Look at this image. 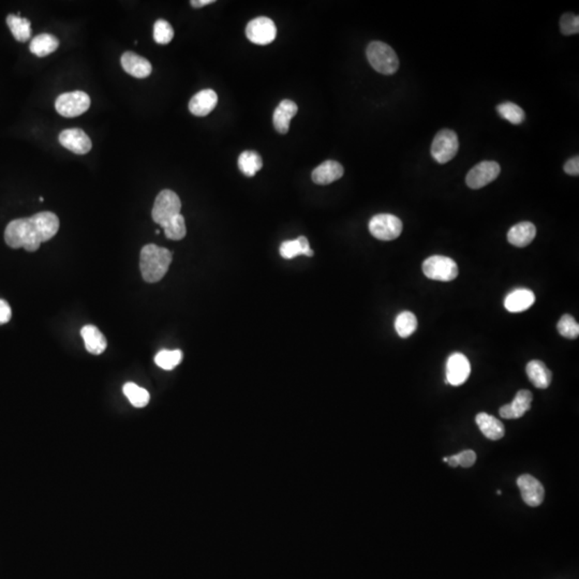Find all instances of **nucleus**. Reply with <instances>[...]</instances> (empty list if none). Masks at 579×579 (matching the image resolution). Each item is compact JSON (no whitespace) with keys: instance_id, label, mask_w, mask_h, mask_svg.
Here are the masks:
<instances>
[{"instance_id":"obj_38","label":"nucleus","mask_w":579,"mask_h":579,"mask_svg":"<svg viewBox=\"0 0 579 579\" xmlns=\"http://www.w3.org/2000/svg\"><path fill=\"white\" fill-rule=\"evenodd\" d=\"M11 317L12 311L9 304L3 299H0V325L9 322Z\"/></svg>"},{"instance_id":"obj_10","label":"nucleus","mask_w":579,"mask_h":579,"mask_svg":"<svg viewBox=\"0 0 579 579\" xmlns=\"http://www.w3.org/2000/svg\"><path fill=\"white\" fill-rule=\"evenodd\" d=\"M499 164L495 161H482L472 168L466 177L468 187L471 189H481L485 186L489 185L495 178L499 176Z\"/></svg>"},{"instance_id":"obj_8","label":"nucleus","mask_w":579,"mask_h":579,"mask_svg":"<svg viewBox=\"0 0 579 579\" xmlns=\"http://www.w3.org/2000/svg\"><path fill=\"white\" fill-rule=\"evenodd\" d=\"M90 106V98L84 91H71L56 99L55 108L63 117H77L84 114Z\"/></svg>"},{"instance_id":"obj_9","label":"nucleus","mask_w":579,"mask_h":579,"mask_svg":"<svg viewBox=\"0 0 579 579\" xmlns=\"http://www.w3.org/2000/svg\"><path fill=\"white\" fill-rule=\"evenodd\" d=\"M246 35L255 45H267L275 40L277 29L271 19L260 17L249 22L246 27Z\"/></svg>"},{"instance_id":"obj_11","label":"nucleus","mask_w":579,"mask_h":579,"mask_svg":"<svg viewBox=\"0 0 579 579\" xmlns=\"http://www.w3.org/2000/svg\"><path fill=\"white\" fill-rule=\"evenodd\" d=\"M471 372V365L467 356L454 353L446 362V382L453 386L465 383Z\"/></svg>"},{"instance_id":"obj_3","label":"nucleus","mask_w":579,"mask_h":579,"mask_svg":"<svg viewBox=\"0 0 579 579\" xmlns=\"http://www.w3.org/2000/svg\"><path fill=\"white\" fill-rule=\"evenodd\" d=\"M367 58L372 68L381 74L392 75L399 68V59L386 43L374 41L367 47Z\"/></svg>"},{"instance_id":"obj_24","label":"nucleus","mask_w":579,"mask_h":579,"mask_svg":"<svg viewBox=\"0 0 579 579\" xmlns=\"http://www.w3.org/2000/svg\"><path fill=\"white\" fill-rule=\"evenodd\" d=\"M280 255L283 259L291 260L301 255L312 257L313 251L308 239L305 236H299L294 241H283L280 246Z\"/></svg>"},{"instance_id":"obj_29","label":"nucleus","mask_w":579,"mask_h":579,"mask_svg":"<svg viewBox=\"0 0 579 579\" xmlns=\"http://www.w3.org/2000/svg\"><path fill=\"white\" fill-rule=\"evenodd\" d=\"M122 390H124L125 396L128 398L130 404L136 408H144L150 402V392L145 388L136 386V383L128 382V383L125 384Z\"/></svg>"},{"instance_id":"obj_25","label":"nucleus","mask_w":579,"mask_h":579,"mask_svg":"<svg viewBox=\"0 0 579 579\" xmlns=\"http://www.w3.org/2000/svg\"><path fill=\"white\" fill-rule=\"evenodd\" d=\"M59 47V41L55 35L49 33H41L35 35L31 40L29 49L38 57H45L54 53Z\"/></svg>"},{"instance_id":"obj_6","label":"nucleus","mask_w":579,"mask_h":579,"mask_svg":"<svg viewBox=\"0 0 579 579\" xmlns=\"http://www.w3.org/2000/svg\"><path fill=\"white\" fill-rule=\"evenodd\" d=\"M370 233L380 241H392L399 237L402 232V222L390 214H379L370 221Z\"/></svg>"},{"instance_id":"obj_16","label":"nucleus","mask_w":579,"mask_h":579,"mask_svg":"<svg viewBox=\"0 0 579 579\" xmlns=\"http://www.w3.org/2000/svg\"><path fill=\"white\" fill-rule=\"evenodd\" d=\"M122 69L128 74L136 79H145V77H150L152 71V63L134 51H126L122 54Z\"/></svg>"},{"instance_id":"obj_31","label":"nucleus","mask_w":579,"mask_h":579,"mask_svg":"<svg viewBox=\"0 0 579 579\" xmlns=\"http://www.w3.org/2000/svg\"><path fill=\"white\" fill-rule=\"evenodd\" d=\"M182 353L180 350H162L154 356L157 366L164 370H172L180 364Z\"/></svg>"},{"instance_id":"obj_19","label":"nucleus","mask_w":579,"mask_h":579,"mask_svg":"<svg viewBox=\"0 0 579 579\" xmlns=\"http://www.w3.org/2000/svg\"><path fill=\"white\" fill-rule=\"evenodd\" d=\"M535 301V295L528 289L515 290L505 297V307L509 312H523L530 308Z\"/></svg>"},{"instance_id":"obj_28","label":"nucleus","mask_w":579,"mask_h":579,"mask_svg":"<svg viewBox=\"0 0 579 579\" xmlns=\"http://www.w3.org/2000/svg\"><path fill=\"white\" fill-rule=\"evenodd\" d=\"M418 328V319L414 313L410 311H404L397 315L395 320V330L402 338H408L411 336Z\"/></svg>"},{"instance_id":"obj_39","label":"nucleus","mask_w":579,"mask_h":579,"mask_svg":"<svg viewBox=\"0 0 579 579\" xmlns=\"http://www.w3.org/2000/svg\"><path fill=\"white\" fill-rule=\"evenodd\" d=\"M214 3H215V0H192L190 3L193 8H202Z\"/></svg>"},{"instance_id":"obj_35","label":"nucleus","mask_w":579,"mask_h":579,"mask_svg":"<svg viewBox=\"0 0 579 579\" xmlns=\"http://www.w3.org/2000/svg\"><path fill=\"white\" fill-rule=\"evenodd\" d=\"M561 33L565 35L579 33V17L573 13H565L560 19Z\"/></svg>"},{"instance_id":"obj_22","label":"nucleus","mask_w":579,"mask_h":579,"mask_svg":"<svg viewBox=\"0 0 579 579\" xmlns=\"http://www.w3.org/2000/svg\"><path fill=\"white\" fill-rule=\"evenodd\" d=\"M475 422H477L479 430L483 432L484 436L487 439L497 441V440L502 439L505 437V426L495 416L482 412V413L477 414Z\"/></svg>"},{"instance_id":"obj_30","label":"nucleus","mask_w":579,"mask_h":579,"mask_svg":"<svg viewBox=\"0 0 579 579\" xmlns=\"http://www.w3.org/2000/svg\"><path fill=\"white\" fill-rule=\"evenodd\" d=\"M497 112L503 120L513 125H521L525 120V112L523 109L513 102H505L498 105Z\"/></svg>"},{"instance_id":"obj_14","label":"nucleus","mask_w":579,"mask_h":579,"mask_svg":"<svg viewBox=\"0 0 579 579\" xmlns=\"http://www.w3.org/2000/svg\"><path fill=\"white\" fill-rule=\"evenodd\" d=\"M532 399V392L530 390H519L511 404H505L500 408V416L507 420H516V418H521L525 412L530 410Z\"/></svg>"},{"instance_id":"obj_1","label":"nucleus","mask_w":579,"mask_h":579,"mask_svg":"<svg viewBox=\"0 0 579 579\" xmlns=\"http://www.w3.org/2000/svg\"><path fill=\"white\" fill-rule=\"evenodd\" d=\"M58 230V217L51 212H42L29 218L12 220L6 228L5 241L13 249L24 248L35 253L41 244L53 239Z\"/></svg>"},{"instance_id":"obj_7","label":"nucleus","mask_w":579,"mask_h":579,"mask_svg":"<svg viewBox=\"0 0 579 579\" xmlns=\"http://www.w3.org/2000/svg\"><path fill=\"white\" fill-rule=\"evenodd\" d=\"M459 142L457 134L449 129H444L434 136L431 145V154L436 161L444 164L453 159L457 154Z\"/></svg>"},{"instance_id":"obj_32","label":"nucleus","mask_w":579,"mask_h":579,"mask_svg":"<svg viewBox=\"0 0 579 579\" xmlns=\"http://www.w3.org/2000/svg\"><path fill=\"white\" fill-rule=\"evenodd\" d=\"M164 230L166 239H172V241H180L187 234L185 218H184L182 214H180L174 219L170 220L168 223H166L164 227Z\"/></svg>"},{"instance_id":"obj_41","label":"nucleus","mask_w":579,"mask_h":579,"mask_svg":"<svg viewBox=\"0 0 579 579\" xmlns=\"http://www.w3.org/2000/svg\"><path fill=\"white\" fill-rule=\"evenodd\" d=\"M443 461H444V463H447V457H444L443 458Z\"/></svg>"},{"instance_id":"obj_34","label":"nucleus","mask_w":579,"mask_h":579,"mask_svg":"<svg viewBox=\"0 0 579 579\" xmlns=\"http://www.w3.org/2000/svg\"><path fill=\"white\" fill-rule=\"evenodd\" d=\"M561 336L569 339H576L579 336V325L572 315H564L557 325Z\"/></svg>"},{"instance_id":"obj_20","label":"nucleus","mask_w":579,"mask_h":579,"mask_svg":"<svg viewBox=\"0 0 579 579\" xmlns=\"http://www.w3.org/2000/svg\"><path fill=\"white\" fill-rule=\"evenodd\" d=\"M535 235H537L535 225L531 222L523 221L509 229L507 233V241L516 247H527L532 243Z\"/></svg>"},{"instance_id":"obj_17","label":"nucleus","mask_w":579,"mask_h":579,"mask_svg":"<svg viewBox=\"0 0 579 579\" xmlns=\"http://www.w3.org/2000/svg\"><path fill=\"white\" fill-rule=\"evenodd\" d=\"M344 166L334 160H327L313 170L312 180L317 185H330L344 176Z\"/></svg>"},{"instance_id":"obj_21","label":"nucleus","mask_w":579,"mask_h":579,"mask_svg":"<svg viewBox=\"0 0 579 579\" xmlns=\"http://www.w3.org/2000/svg\"><path fill=\"white\" fill-rule=\"evenodd\" d=\"M81 336L84 339L85 348L91 354H102L108 346L104 335L94 325H85L81 330Z\"/></svg>"},{"instance_id":"obj_2","label":"nucleus","mask_w":579,"mask_h":579,"mask_svg":"<svg viewBox=\"0 0 579 579\" xmlns=\"http://www.w3.org/2000/svg\"><path fill=\"white\" fill-rule=\"evenodd\" d=\"M173 255L166 248L148 244L141 250L140 269L146 283H154L161 280L172 263Z\"/></svg>"},{"instance_id":"obj_33","label":"nucleus","mask_w":579,"mask_h":579,"mask_svg":"<svg viewBox=\"0 0 579 579\" xmlns=\"http://www.w3.org/2000/svg\"><path fill=\"white\" fill-rule=\"evenodd\" d=\"M174 37L173 27L164 19H158L154 25V40L158 45H166L172 41Z\"/></svg>"},{"instance_id":"obj_27","label":"nucleus","mask_w":579,"mask_h":579,"mask_svg":"<svg viewBox=\"0 0 579 579\" xmlns=\"http://www.w3.org/2000/svg\"><path fill=\"white\" fill-rule=\"evenodd\" d=\"M239 168L244 175L253 177L263 166L261 156L253 150H245L239 157Z\"/></svg>"},{"instance_id":"obj_4","label":"nucleus","mask_w":579,"mask_h":579,"mask_svg":"<svg viewBox=\"0 0 579 579\" xmlns=\"http://www.w3.org/2000/svg\"><path fill=\"white\" fill-rule=\"evenodd\" d=\"M182 202L180 196L172 190H164L157 196L152 207V220L162 228L180 215Z\"/></svg>"},{"instance_id":"obj_36","label":"nucleus","mask_w":579,"mask_h":579,"mask_svg":"<svg viewBox=\"0 0 579 579\" xmlns=\"http://www.w3.org/2000/svg\"><path fill=\"white\" fill-rule=\"evenodd\" d=\"M456 457H457L458 465L463 468L472 467L477 461V454L471 450L461 452V453L457 454Z\"/></svg>"},{"instance_id":"obj_23","label":"nucleus","mask_w":579,"mask_h":579,"mask_svg":"<svg viewBox=\"0 0 579 579\" xmlns=\"http://www.w3.org/2000/svg\"><path fill=\"white\" fill-rule=\"evenodd\" d=\"M525 372L528 374L529 380L537 388L545 390L551 383V372L546 365L541 360H531L525 367Z\"/></svg>"},{"instance_id":"obj_40","label":"nucleus","mask_w":579,"mask_h":579,"mask_svg":"<svg viewBox=\"0 0 579 579\" xmlns=\"http://www.w3.org/2000/svg\"><path fill=\"white\" fill-rule=\"evenodd\" d=\"M447 463H449V465L451 466V467L454 468L458 467V466H459L458 465V460L457 457H456V455H452L450 456V457H447Z\"/></svg>"},{"instance_id":"obj_26","label":"nucleus","mask_w":579,"mask_h":579,"mask_svg":"<svg viewBox=\"0 0 579 579\" xmlns=\"http://www.w3.org/2000/svg\"><path fill=\"white\" fill-rule=\"evenodd\" d=\"M7 24L12 35L19 42H26L31 39V26L29 19L21 17L19 15H10L7 17Z\"/></svg>"},{"instance_id":"obj_15","label":"nucleus","mask_w":579,"mask_h":579,"mask_svg":"<svg viewBox=\"0 0 579 579\" xmlns=\"http://www.w3.org/2000/svg\"><path fill=\"white\" fill-rule=\"evenodd\" d=\"M218 103V96L213 89H204L192 97L189 102V111L194 116H207Z\"/></svg>"},{"instance_id":"obj_12","label":"nucleus","mask_w":579,"mask_h":579,"mask_svg":"<svg viewBox=\"0 0 579 579\" xmlns=\"http://www.w3.org/2000/svg\"><path fill=\"white\" fill-rule=\"evenodd\" d=\"M517 486L525 505L532 507L542 505L544 501L545 489L539 479L530 475H521L517 479Z\"/></svg>"},{"instance_id":"obj_37","label":"nucleus","mask_w":579,"mask_h":579,"mask_svg":"<svg viewBox=\"0 0 579 579\" xmlns=\"http://www.w3.org/2000/svg\"><path fill=\"white\" fill-rule=\"evenodd\" d=\"M565 173L569 175L577 176L579 174V158L578 156L573 157L570 160L565 162L564 168Z\"/></svg>"},{"instance_id":"obj_18","label":"nucleus","mask_w":579,"mask_h":579,"mask_svg":"<svg viewBox=\"0 0 579 579\" xmlns=\"http://www.w3.org/2000/svg\"><path fill=\"white\" fill-rule=\"evenodd\" d=\"M299 108L296 103L291 100H283L279 103L273 112V122L276 131L281 134H287L293 117L296 115Z\"/></svg>"},{"instance_id":"obj_5","label":"nucleus","mask_w":579,"mask_h":579,"mask_svg":"<svg viewBox=\"0 0 579 579\" xmlns=\"http://www.w3.org/2000/svg\"><path fill=\"white\" fill-rule=\"evenodd\" d=\"M423 273L431 280L452 281L457 278L458 267L451 257L432 255L424 261Z\"/></svg>"},{"instance_id":"obj_13","label":"nucleus","mask_w":579,"mask_h":579,"mask_svg":"<svg viewBox=\"0 0 579 579\" xmlns=\"http://www.w3.org/2000/svg\"><path fill=\"white\" fill-rule=\"evenodd\" d=\"M59 142L63 148L77 154H85L90 152L93 144L90 138L82 129L73 128L61 131Z\"/></svg>"}]
</instances>
